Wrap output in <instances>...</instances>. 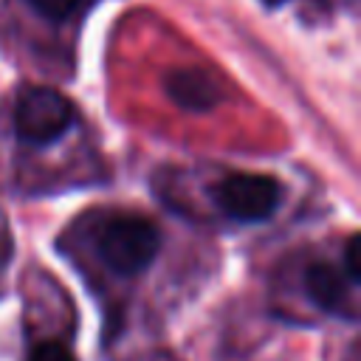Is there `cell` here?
Instances as JSON below:
<instances>
[{"label":"cell","mask_w":361,"mask_h":361,"mask_svg":"<svg viewBox=\"0 0 361 361\" xmlns=\"http://www.w3.org/2000/svg\"><path fill=\"white\" fill-rule=\"evenodd\" d=\"M158 248L161 234L141 214H113L96 234V251L102 262L121 276H133L149 268Z\"/></svg>","instance_id":"cell-1"},{"label":"cell","mask_w":361,"mask_h":361,"mask_svg":"<svg viewBox=\"0 0 361 361\" xmlns=\"http://www.w3.org/2000/svg\"><path fill=\"white\" fill-rule=\"evenodd\" d=\"M214 206L240 223L268 220L282 200V183L259 172H228L209 189Z\"/></svg>","instance_id":"cell-2"},{"label":"cell","mask_w":361,"mask_h":361,"mask_svg":"<svg viewBox=\"0 0 361 361\" xmlns=\"http://www.w3.org/2000/svg\"><path fill=\"white\" fill-rule=\"evenodd\" d=\"M73 116H76L73 104L59 90L34 85L17 96L14 130H17L20 141H25L31 147H48L71 130Z\"/></svg>","instance_id":"cell-3"},{"label":"cell","mask_w":361,"mask_h":361,"mask_svg":"<svg viewBox=\"0 0 361 361\" xmlns=\"http://www.w3.org/2000/svg\"><path fill=\"white\" fill-rule=\"evenodd\" d=\"M305 293L307 299L333 316H344V319H355V307L350 299V282L347 276L330 265V262H310L305 268Z\"/></svg>","instance_id":"cell-4"},{"label":"cell","mask_w":361,"mask_h":361,"mask_svg":"<svg viewBox=\"0 0 361 361\" xmlns=\"http://www.w3.org/2000/svg\"><path fill=\"white\" fill-rule=\"evenodd\" d=\"M164 90L180 110L189 113H206L223 99L220 85L200 68H175L172 73H166Z\"/></svg>","instance_id":"cell-5"},{"label":"cell","mask_w":361,"mask_h":361,"mask_svg":"<svg viewBox=\"0 0 361 361\" xmlns=\"http://www.w3.org/2000/svg\"><path fill=\"white\" fill-rule=\"evenodd\" d=\"M90 3L93 0H28V6L39 17H45L51 23H65V20L76 17V14H82Z\"/></svg>","instance_id":"cell-6"},{"label":"cell","mask_w":361,"mask_h":361,"mask_svg":"<svg viewBox=\"0 0 361 361\" xmlns=\"http://www.w3.org/2000/svg\"><path fill=\"white\" fill-rule=\"evenodd\" d=\"M28 361H76V355L59 341H42L31 350Z\"/></svg>","instance_id":"cell-7"},{"label":"cell","mask_w":361,"mask_h":361,"mask_svg":"<svg viewBox=\"0 0 361 361\" xmlns=\"http://www.w3.org/2000/svg\"><path fill=\"white\" fill-rule=\"evenodd\" d=\"M344 276H347L350 285H355L358 276H361V268H358V237L355 234L344 245Z\"/></svg>","instance_id":"cell-8"},{"label":"cell","mask_w":361,"mask_h":361,"mask_svg":"<svg viewBox=\"0 0 361 361\" xmlns=\"http://www.w3.org/2000/svg\"><path fill=\"white\" fill-rule=\"evenodd\" d=\"M285 0H262V6H268V8H276V6H282Z\"/></svg>","instance_id":"cell-9"}]
</instances>
